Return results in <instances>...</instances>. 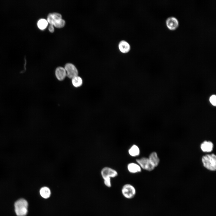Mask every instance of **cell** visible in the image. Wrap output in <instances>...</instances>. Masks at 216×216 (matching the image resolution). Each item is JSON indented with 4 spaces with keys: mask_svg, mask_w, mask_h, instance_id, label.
<instances>
[{
    "mask_svg": "<svg viewBox=\"0 0 216 216\" xmlns=\"http://www.w3.org/2000/svg\"><path fill=\"white\" fill-rule=\"evenodd\" d=\"M202 161L203 166L212 171L216 170V156L214 154H207L203 156Z\"/></svg>",
    "mask_w": 216,
    "mask_h": 216,
    "instance_id": "obj_1",
    "label": "cell"
},
{
    "mask_svg": "<svg viewBox=\"0 0 216 216\" xmlns=\"http://www.w3.org/2000/svg\"><path fill=\"white\" fill-rule=\"evenodd\" d=\"M15 210L18 216H25L28 212V203L24 199H21L16 202Z\"/></svg>",
    "mask_w": 216,
    "mask_h": 216,
    "instance_id": "obj_2",
    "label": "cell"
},
{
    "mask_svg": "<svg viewBox=\"0 0 216 216\" xmlns=\"http://www.w3.org/2000/svg\"><path fill=\"white\" fill-rule=\"evenodd\" d=\"M121 191L124 197L128 199L133 198L135 196L136 193L135 187L130 184H124L122 187Z\"/></svg>",
    "mask_w": 216,
    "mask_h": 216,
    "instance_id": "obj_3",
    "label": "cell"
},
{
    "mask_svg": "<svg viewBox=\"0 0 216 216\" xmlns=\"http://www.w3.org/2000/svg\"><path fill=\"white\" fill-rule=\"evenodd\" d=\"M101 175L104 180H111L118 175L117 172L115 170L109 167H104L101 171Z\"/></svg>",
    "mask_w": 216,
    "mask_h": 216,
    "instance_id": "obj_4",
    "label": "cell"
},
{
    "mask_svg": "<svg viewBox=\"0 0 216 216\" xmlns=\"http://www.w3.org/2000/svg\"><path fill=\"white\" fill-rule=\"evenodd\" d=\"M136 160L141 168L146 170L151 171L155 168L148 158L142 157L136 159Z\"/></svg>",
    "mask_w": 216,
    "mask_h": 216,
    "instance_id": "obj_5",
    "label": "cell"
},
{
    "mask_svg": "<svg viewBox=\"0 0 216 216\" xmlns=\"http://www.w3.org/2000/svg\"><path fill=\"white\" fill-rule=\"evenodd\" d=\"M64 68L66 72V76L68 78L72 79L78 76V70L76 67L72 64L67 63L65 64Z\"/></svg>",
    "mask_w": 216,
    "mask_h": 216,
    "instance_id": "obj_6",
    "label": "cell"
},
{
    "mask_svg": "<svg viewBox=\"0 0 216 216\" xmlns=\"http://www.w3.org/2000/svg\"><path fill=\"white\" fill-rule=\"evenodd\" d=\"M166 22L167 27L171 30L176 29L179 25V22L177 19L173 16L168 17L166 19Z\"/></svg>",
    "mask_w": 216,
    "mask_h": 216,
    "instance_id": "obj_7",
    "label": "cell"
},
{
    "mask_svg": "<svg viewBox=\"0 0 216 216\" xmlns=\"http://www.w3.org/2000/svg\"><path fill=\"white\" fill-rule=\"evenodd\" d=\"M213 143L209 141H205L200 145V148L204 152H212L213 149Z\"/></svg>",
    "mask_w": 216,
    "mask_h": 216,
    "instance_id": "obj_8",
    "label": "cell"
},
{
    "mask_svg": "<svg viewBox=\"0 0 216 216\" xmlns=\"http://www.w3.org/2000/svg\"><path fill=\"white\" fill-rule=\"evenodd\" d=\"M127 169L128 171L132 173H135L140 172L141 168L138 164L134 163H130L127 165Z\"/></svg>",
    "mask_w": 216,
    "mask_h": 216,
    "instance_id": "obj_9",
    "label": "cell"
},
{
    "mask_svg": "<svg viewBox=\"0 0 216 216\" xmlns=\"http://www.w3.org/2000/svg\"><path fill=\"white\" fill-rule=\"evenodd\" d=\"M55 75L58 80H63L66 76V72L64 68L61 67L57 68L55 71Z\"/></svg>",
    "mask_w": 216,
    "mask_h": 216,
    "instance_id": "obj_10",
    "label": "cell"
},
{
    "mask_svg": "<svg viewBox=\"0 0 216 216\" xmlns=\"http://www.w3.org/2000/svg\"><path fill=\"white\" fill-rule=\"evenodd\" d=\"M148 158L151 163L155 167L157 166L159 164L160 159L156 152H152L150 154Z\"/></svg>",
    "mask_w": 216,
    "mask_h": 216,
    "instance_id": "obj_11",
    "label": "cell"
},
{
    "mask_svg": "<svg viewBox=\"0 0 216 216\" xmlns=\"http://www.w3.org/2000/svg\"><path fill=\"white\" fill-rule=\"evenodd\" d=\"M120 51L124 53H127L130 50V46L129 44L124 40L120 42L118 45Z\"/></svg>",
    "mask_w": 216,
    "mask_h": 216,
    "instance_id": "obj_12",
    "label": "cell"
},
{
    "mask_svg": "<svg viewBox=\"0 0 216 216\" xmlns=\"http://www.w3.org/2000/svg\"><path fill=\"white\" fill-rule=\"evenodd\" d=\"M128 153L132 157H136L139 155L140 152L139 147L136 145H133L129 149Z\"/></svg>",
    "mask_w": 216,
    "mask_h": 216,
    "instance_id": "obj_13",
    "label": "cell"
},
{
    "mask_svg": "<svg viewBox=\"0 0 216 216\" xmlns=\"http://www.w3.org/2000/svg\"><path fill=\"white\" fill-rule=\"evenodd\" d=\"M40 193L41 196L44 199L49 198L51 195V191L47 187H44L40 189Z\"/></svg>",
    "mask_w": 216,
    "mask_h": 216,
    "instance_id": "obj_14",
    "label": "cell"
},
{
    "mask_svg": "<svg viewBox=\"0 0 216 216\" xmlns=\"http://www.w3.org/2000/svg\"><path fill=\"white\" fill-rule=\"evenodd\" d=\"M72 82L74 86L78 87L82 85V80L80 77L77 76L72 79Z\"/></svg>",
    "mask_w": 216,
    "mask_h": 216,
    "instance_id": "obj_15",
    "label": "cell"
},
{
    "mask_svg": "<svg viewBox=\"0 0 216 216\" xmlns=\"http://www.w3.org/2000/svg\"><path fill=\"white\" fill-rule=\"evenodd\" d=\"M48 22L45 19H41L38 20L37 22V26L38 28L41 29H45L47 26Z\"/></svg>",
    "mask_w": 216,
    "mask_h": 216,
    "instance_id": "obj_16",
    "label": "cell"
},
{
    "mask_svg": "<svg viewBox=\"0 0 216 216\" xmlns=\"http://www.w3.org/2000/svg\"><path fill=\"white\" fill-rule=\"evenodd\" d=\"M65 23V20L62 19L59 20L54 22L53 25L58 28H62L64 26Z\"/></svg>",
    "mask_w": 216,
    "mask_h": 216,
    "instance_id": "obj_17",
    "label": "cell"
},
{
    "mask_svg": "<svg viewBox=\"0 0 216 216\" xmlns=\"http://www.w3.org/2000/svg\"><path fill=\"white\" fill-rule=\"evenodd\" d=\"M54 22L60 20L62 19V15L59 13L57 12H54L52 13Z\"/></svg>",
    "mask_w": 216,
    "mask_h": 216,
    "instance_id": "obj_18",
    "label": "cell"
},
{
    "mask_svg": "<svg viewBox=\"0 0 216 216\" xmlns=\"http://www.w3.org/2000/svg\"><path fill=\"white\" fill-rule=\"evenodd\" d=\"M210 101L212 105L215 106L216 105V96L213 95L211 96L210 98Z\"/></svg>",
    "mask_w": 216,
    "mask_h": 216,
    "instance_id": "obj_19",
    "label": "cell"
},
{
    "mask_svg": "<svg viewBox=\"0 0 216 216\" xmlns=\"http://www.w3.org/2000/svg\"><path fill=\"white\" fill-rule=\"evenodd\" d=\"M47 21L50 24L53 25L54 21L52 17V13L48 14L47 17Z\"/></svg>",
    "mask_w": 216,
    "mask_h": 216,
    "instance_id": "obj_20",
    "label": "cell"
},
{
    "mask_svg": "<svg viewBox=\"0 0 216 216\" xmlns=\"http://www.w3.org/2000/svg\"><path fill=\"white\" fill-rule=\"evenodd\" d=\"M53 25L50 24L49 27V30L51 32H54V29Z\"/></svg>",
    "mask_w": 216,
    "mask_h": 216,
    "instance_id": "obj_21",
    "label": "cell"
}]
</instances>
